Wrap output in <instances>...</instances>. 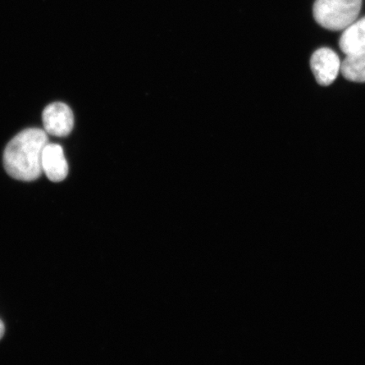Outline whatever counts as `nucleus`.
Instances as JSON below:
<instances>
[{
  "instance_id": "f257e3e1",
  "label": "nucleus",
  "mask_w": 365,
  "mask_h": 365,
  "mask_svg": "<svg viewBox=\"0 0 365 365\" xmlns=\"http://www.w3.org/2000/svg\"><path fill=\"white\" fill-rule=\"evenodd\" d=\"M48 143L47 132L31 128L21 132L7 145L4 165L9 175L17 180L34 181L43 173L42 156Z\"/></svg>"
},
{
  "instance_id": "f03ea898",
  "label": "nucleus",
  "mask_w": 365,
  "mask_h": 365,
  "mask_svg": "<svg viewBox=\"0 0 365 365\" xmlns=\"http://www.w3.org/2000/svg\"><path fill=\"white\" fill-rule=\"evenodd\" d=\"M362 3L363 0H316L314 20L327 30H344L357 20Z\"/></svg>"
},
{
  "instance_id": "7ed1b4c3",
  "label": "nucleus",
  "mask_w": 365,
  "mask_h": 365,
  "mask_svg": "<svg viewBox=\"0 0 365 365\" xmlns=\"http://www.w3.org/2000/svg\"><path fill=\"white\" fill-rule=\"evenodd\" d=\"M339 56L328 48L317 50L310 58V67L319 85L327 86L334 82L341 71Z\"/></svg>"
},
{
  "instance_id": "20e7f679",
  "label": "nucleus",
  "mask_w": 365,
  "mask_h": 365,
  "mask_svg": "<svg viewBox=\"0 0 365 365\" xmlns=\"http://www.w3.org/2000/svg\"><path fill=\"white\" fill-rule=\"evenodd\" d=\"M43 122L48 134L58 137L66 136L74 127V115L66 103H53L44 109Z\"/></svg>"
},
{
  "instance_id": "39448f33",
  "label": "nucleus",
  "mask_w": 365,
  "mask_h": 365,
  "mask_svg": "<svg viewBox=\"0 0 365 365\" xmlns=\"http://www.w3.org/2000/svg\"><path fill=\"white\" fill-rule=\"evenodd\" d=\"M43 171L52 182H61L68 175V167L63 148L58 144L48 143L42 156Z\"/></svg>"
},
{
  "instance_id": "423d86ee",
  "label": "nucleus",
  "mask_w": 365,
  "mask_h": 365,
  "mask_svg": "<svg viewBox=\"0 0 365 365\" xmlns=\"http://www.w3.org/2000/svg\"><path fill=\"white\" fill-rule=\"evenodd\" d=\"M339 46L341 52L346 56L365 52V17L356 20L344 29L339 40Z\"/></svg>"
},
{
  "instance_id": "0eeeda50",
  "label": "nucleus",
  "mask_w": 365,
  "mask_h": 365,
  "mask_svg": "<svg viewBox=\"0 0 365 365\" xmlns=\"http://www.w3.org/2000/svg\"><path fill=\"white\" fill-rule=\"evenodd\" d=\"M340 71L348 81L365 83V52L346 54Z\"/></svg>"
},
{
  "instance_id": "6e6552de",
  "label": "nucleus",
  "mask_w": 365,
  "mask_h": 365,
  "mask_svg": "<svg viewBox=\"0 0 365 365\" xmlns=\"http://www.w3.org/2000/svg\"><path fill=\"white\" fill-rule=\"evenodd\" d=\"M4 334V326L1 321H0V340H1Z\"/></svg>"
}]
</instances>
